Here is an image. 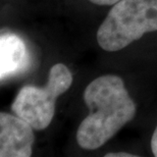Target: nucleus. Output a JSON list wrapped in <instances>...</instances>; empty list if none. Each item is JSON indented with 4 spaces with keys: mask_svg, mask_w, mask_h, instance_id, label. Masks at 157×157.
I'll use <instances>...</instances> for the list:
<instances>
[{
    "mask_svg": "<svg viewBox=\"0 0 157 157\" xmlns=\"http://www.w3.org/2000/svg\"><path fill=\"white\" fill-rule=\"evenodd\" d=\"M84 101L90 113L78 125L77 142L86 150L103 146L136 114V105L124 81L114 75L91 82L85 89Z\"/></svg>",
    "mask_w": 157,
    "mask_h": 157,
    "instance_id": "f257e3e1",
    "label": "nucleus"
},
{
    "mask_svg": "<svg viewBox=\"0 0 157 157\" xmlns=\"http://www.w3.org/2000/svg\"><path fill=\"white\" fill-rule=\"evenodd\" d=\"M157 31V0H121L108 12L97 31L103 50L118 51Z\"/></svg>",
    "mask_w": 157,
    "mask_h": 157,
    "instance_id": "f03ea898",
    "label": "nucleus"
},
{
    "mask_svg": "<svg viewBox=\"0 0 157 157\" xmlns=\"http://www.w3.org/2000/svg\"><path fill=\"white\" fill-rule=\"evenodd\" d=\"M71 83L73 76L68 67L56 63L50 68L46 86L21 88L12 102L11 110L29 122L34 130H44L54 117L56 99L70 89Z\"/></svg>",
    "mask_w": 157,
    "mask_h": 157,
    "instance_id": "7ed1b4c3",
    "label": "nucleus"
},
{
    "mask_svg": "<svg viewBox=\"0 0 157 157\" xmlns=\"http://www.w3.org/2000/svg\"><path fill=\"white\" fill-rule=\"evenodd\" d=\"M35 141L33 127L7 112L0 113V156L29 157Z\"/></svg>",
    "mask_w": 157,
    "mask_h": 157,
    "instance_id": "20e7f679",
    "label": "nucleus"
},
{
    "mask_svg": "<svg viewBox=\"0 0 157 157\" xmlns=\"http://www.w3.org/2000/svg\"><path fill=\"white\" fill-rule=\"evenodd\" d=\"M28 53L24 41L14 34L6 33L0 37V78L20 73L27 64Z\"/></svg>",
    "mask_w": 157,
    "mask_h": 157,
    "instance_id": "39448f33",
    "label": "nucleus"
},
{
    "mask_svg": "<svg viewBox=\"0 0 157 157\" xmlns=\"http://www.w3.org/2000/svg\"><path fill=\"white\" fill-rule=\"evenodd\" d=\"M89 1L96 5H114L121 0H89Z\"/></svg>",
    "mask_w": 157,
    "mask_h": 157,
    "instance_id": "423d86ee",
    "label": "nucleus"
},
{
    "mask_svg": "<svg viewBox=\"0 0 157 157\" xmlns=\"http://www.w3.org/2000/svg\"><path fill=\"white\" fill-rule=\"evenodd\" d=\"M151 149H152V153L154 154V156L157 157V125H156V128H155L154 133H153V135H152Z\"/></svg>",
    "mask_w": 157,
    "mask_h": 157,
    "instance_id": "0eeeda50",
    "label": "nucleus"
},
{
    "mask_svg": "<svg viewBox=\"0 0 157 157\" xmlns=\"http://www.w3.org/2000/svg\"><path fill=\"white\" fill-rule=\"evenodd\" d=\"M134 157L136 155H133V154H128V153H124V152H121V153H108V154H105V157Z\"/></svg>",
    "mask_w": 157,
    "mask_h": 157,
    "instance_id": "6e6552de",
    "label": "nucleus"
}]
</instances>
